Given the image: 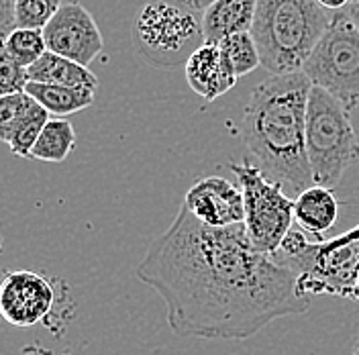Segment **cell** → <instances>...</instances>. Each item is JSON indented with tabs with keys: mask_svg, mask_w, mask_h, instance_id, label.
I'll use <instances>...</instances> for the list:
<instances>
[{
	"mask_svg": "<svg viewBox=\"0 0 359 355\" xmlns=\"http://www.w3.org/2000/svg\"><path fill=\"white\" fill-rule=\"evenodd\" d=\"M313 80L302 72L271 74L259 82L243 114L247 152L294 194L314 184L306 154V112Z\"/></svg>",
	"mask_w": 359,
	"mask_h": 355,
	"instance_id": "cell-2",
	"label": "cell"
},
{
	"mask_svg": "<svg viewBox=\"0 0 359 355\" xmlns=\"http://www.w3.org/2000/svg\"><path fill=\"white\" fill-rule=\"evenodd\" d=\"M62 0H17L15 22L25 29H45V25L62 8Z\"/></svg>",
	"mask_w": 359,
	"mask_h": 355,
	"instance_id": "cell-21",
	"label": "cell"
},
{
	"mask_svg": "<svg viewBox=\"0 0 359 355\" xmlns=\"http://www.w3.org/2000/svg\"><path fill=\"white\" fill-rule=\"evenodd\" d=\"M333 11L318 0H257L251 33L271 74L298 72L325 35Z\"/></svg>",
	"mask_w": 359,
	"mask_h": 355,
	"instance_id": "cell-3",
	"label": "cell"
},
{
	"mask_svg": "<svg viewBox=\"0 0 359 355\" xmlns=\"http://www.w3.org/2000/svg\"><path fill=\"white\" fill-rule=\"evenodd\" d=\"M306 154L314 184L335 188L359 159V139L349 111L329 90L314 86L306 112Z\"/></svg>",
	"mask_w": 359,
	"mask_h": 355,
	"instance_id": "cell-5",
	"label": "cell"
},
{
	"mask_svg": "<svg viewBox=\"0 0 359 355\" xmlns=\"http://www.w3.org/2000/svg\"><path fill=\"white\" fill-rule=\"evenodd\" d=\"M27 92L49 111L53 116H67L78 111L92 107L96 90L80 88V86H62V84H47V82H29Z\"/></svg>",
	"mask_w": 359,
	"mask_h": 355,
	"instance_id": "cell-16",
	"label": "cell"
},
{
	"mask_svg": "<svg viewBox=\"0 0 359 355\" xmlns=\"http://www.w3.org/2000/svg\"><path fill=\"white\" fill-rule=\"evenodd\" d=\"M15 6H17V0H0V41H4L17 29Z\"/></svg>",
	"mask_w": 359,
	"mask_h": 355,
	"instance_id": "cell-24",
	"label": "cell"
},
{
	"mask_svg": "<svg viewBox=\"0 0 359 355\" xmlns=\"http://www.w3.org/2000/svg\"><path fill=\"white\" fill-rule=\"evenodd\" d=\"M33 102H35V98L27 90L0 96V137H4L11 131V127L29 111V107Z\"/></svg>",
	"mask_w": 359,
	"mask_h": 355,
	"instance_id": "cell-22",
	"label": "cell"
},
{
	"mask_svg": "<svg viewBox=\"0 0 359 355\" xmlns=\"http://www.w3.org/2000/svg\"><path fill=\"white\" fill-rule=\"evenodd\" d=\"M184 206L212 227H231L245 222V199L243 190L226 178L208 176L192 184L186 192Z\"/></svg>",
	"mask_w": 359,
	"mask_h": 355,
	"instance_id": "cell-11",
	"label": "cell"
},
{
	"mask_svg": "<svg viewBox=\"0 0 359 355\" xmlns=\"http://www.w3.org/2000/svg\"><path fill=\"white\" fill-rule=\"evenodd\" d=\"M219 47L237 78H243L247 74L255 72L259 66H264L259 47H257V41L251 31L226 35L224 39L219 41Z\"/></svg>",
	"mask_w": 359,
	"mask_h": 355,
	"instance_id": "cell-19",
	"label": "cell"
},
{
	"mask_svg": "<svg viewBox=\"0 0 359 355\" xmlns=\"http://www.w3.org/2000/svg\"><path fill=\"white\" fill-rule=\"evenodd\" d=\"M273 257L296 274L302 294L353 300L359 284V225L318 243H311L302 229L292 227Z\"/></svg>",
	"mask_w": 359,
	"mask_h": 355,
	"instance_id": "cell-4",
	"label": "cell"
},
{
	"mask_svg": "<svg viewBox=\"0 0 359 355\" xmlns=\"http://www.w3.org/2000/svg\"><path fill=\"white\" fill-rule=\"evenodd\" d=\"M135 37L147 60L157 66H176L204 43L202 19L182 2L151 0L137 15Z\"/></svg>",
	"mask_w": 359,
	"mask_h": 355,
	"instance_id": "cell-8",
	"label": "cell"
},
{
	"mask_svg": "<svg viewBox=\"0 0 359 355\" xmlns=\"http://www.w3.org/2000/svg\"><path fill=\"white\" fill-rule=\"evenodd\" d=\"M257 13V0H215L202 13V37L206 43H219L226 35L251 31Z\"/></svg>",
	"mask_w": 359,
	"mask_h": 355,
	"instance_id": "cell-13",
	"label": "cell"
},
{
	"mask_svg": "<svg viewBox=\"0 0 359 355\" xmlns=\"http://www.w3.org/2000/svg\"><path fill=\"white\" fill-rule=\"evenodd\" d=\"M229 170L237 176L245 199V227L251 243L262 253L276 255L284 237L290 233L294 219V200L286 188L264 174L255 163L241 161L229 163Z\"/></svg>",
	"mask_w": 359,
	"mask_h": 355,
	"instance_id": "cell-7",
	"label": "cell"
},
{
	"mask_svg": "<svg viewBox=\"0 0 359 355\" xmlns=\"http://www.w3.org/2000/svg\"><path fill=\"white\" fill-rule=\"evenodd\" d=\"M294 219L304 233L323 235L335 227L339 219V202L331 188L313 184L311 188L296 194Z\"/></svg>",
	"mask_w": 359,
	"mask_h": 355,
	"instance_id": "cell-14",
	"label": "cell"
},
{
	"mask_svg": "<svg viewBox=\"0 0 359 355\" xmlns=\"http://www.w3.org/2000/svg\"><path fill=\"white\" fill-rule=\"evenodd\" d=\"M47 49L90 66L100 55L104 39L98 22L80 2H66L43 29Z\"/></svg>",
	"mask_w": 359,
	"mask_h": 355,
	"instance_id": "cell-10",
	"label": "cell"
},
{
	"mask_svg": "<svg viewBox=\"0 0 359 355\" xmlns=\"http://www.w3.org/2000/svg\"><path fill=\"white\" fill-rule=\"evenodd\" d=\"M135 276L159 294L178 337L243 341L311 309L296 274L251 243L245 222L212 227L184 204Z\"/></svg>",
	"mask_w": 359,
	"mask_h": 355,
	"instance_id": "cell-1",
	"label": "cell"
},
{
	"mask_svg": "<svg viewBox=\"0 0 359 355\" xmlns=\"http://www.w3.org/2000/svg\"><path fill=\"white\" fill-rule=\"evenodd\" d=\"M74 147H76V131H74L72 123L66 121V116H53L43 127V131L31 152V157L41 159V161L60 163V161L67 159V156L74 152Z\"/></svg>",
	"mask_w": 359,
	"mask_h": 355,
	"instance_id": "cell-17",
	"label": "cell"
},
{
	"mask_svg": "<svg viewBox=\"0 0 359 355\" xmlns=\"http://www.w3.org/2000/svg\"><path fill=\"white\" fill-rule=\"evenodd\" d=\"M31 82L29 69L13 62L8 55H0V96L2 94H15L22 92Z\"/></svg>",
	"mask_w": 359,
	"mask_h": 355,
	"instance_id": "cell-23",
	"label": "cell"
},
{
	"mask_svg": "<svg viewBox=\"0 0 359 355\" xmlns=\"http://www.w3.org/2000/svg\"><path fill=\"white\" fill-rule=\"evenodd\" d=\"M49 121V111L37 100L29 107V111L11 127V131L2 137L4 143H8L11 152L19 157H31V152Z\"/></svg>",
	"mask_w": 359,
	"mask_h": 355,
	"instance_id": "cell-18",
	"label": "cell"
},
{
	"mask_svg": "<svg viewBox=\"0 0 359 355\" xmlns=\"http://www.w3.org/2000/svg\"><path fill=\"white\" fill-rule=\"evenodd\" d=\"M345 13H347V17L351 19V22L359 29V0H353V2L345 8Z\"/></svg>",
	"mask_w": 359,
	"mask_h": 355,
	"instance_id": "cell-27",
	"label": "cell"
},
{
	"mask_svg": "<svg viewBox=\"0 0 359 355\" xmlns=\"http://www.w3.org/2000/svg\"><path fill=\"white\" fill-rule=\"evenodd\" d=\"M47 51L45 43L43 29H25L17 27L4 41H2V53L8 55L13 62H17L19 66H33L37 60L43 58Z\"/></svg>",
	"mask_w": 359,
	"mask_h": 355,
	"instance_id": "cell-20",
	"label": "cell"
},
{
	"mask_svg": "<svg viewBox=\"0 0 359 355\" xmlns=\"http://www.w3.org/2000/svg\"><path fill=\"white\" fill-rule=\"evenodd\" d=\"M178 2H182L184 6H188L190 11H194V13H198V15H202L215 0H178Z\"/></svg>",
	"mask_w": 359,
	"mask_h": 355,
	"instance_id": "cell-25",
	"label": "cell"
},
{
	"mask_svg": "<svg viewBox=\"0 0 359 355\" xmlns=\"http://www.w3.org/2000/svg\"><path fill=\"white\" fill-rule=\"evenodd\" d=\"M186 80L192 92L204 100H217L239 80L226 62L219 43H201L186 60Z\"/></svg>",
	"mask_w": 359,
	"mask_h": 355,
	"instance_id": "cell-12",
	"label": "cell"
},
{
	"mask_svg": "<svg viewBox=\"0 0 359 355\" xmlns=\"http://www.w3.org/2000/svg\"><path fill=\"white\" fill-rule=\"evenodd\" d=\"M55 304L51 280L33 269L6 272L0 286V314L13 327L43 323Z\"/></svg>",
	"mask_w": 359,
	"mask_h": 355,
	"instance_id": "cell-9",
	"label": "cell"
},
{
	"mask_svg": "<svg viewBox=\"0 0 359 355\" xmlns=\"http://www.w3.org/2000/svg\"><path fill=\"white\" fill-rule=\"evenodd\" d=\"M29 69V78L33 82L62 84V86H80V88H98V78L88 69V66L78 64L69 58L57 55L53 51H45L43 58L37 60Z\"/></svg>",
	"mask_w": 359,
	"mask_h": 355,
	"instance_id": "cell-15",
	"label": "cell"
},
{
	"mask_svg": "<svg viewBox=\"0 0 359 355\" xmlns=\"http://www.w3.org/2000/svg\"><path fill=\"white\" fill-rule=\"evenodd\" d=\"M325 8H329V11H345L353 0H318Z\"/></svg>",
	"mask_w": 359,
	"mask_h": 355,
	"instance_id": "cell-26",
	"label": "cell"
},
{
	"mask_svg": "<svg viewBox=\"0 0 359 355\" xmlns=\"http://www.w3.org/2000/svg\"><path fill=\"white\" fill-rule=\"evenodd\" d=\"M353 355H359V339L355 341V345H353Z\"/></svg>",
	"mask_w": 359,
	"mask_h": 355,
	"instance_id": "cell-28",
	"label": "cell"
},
{
	"mask_svg": "<svg viewBox=\"0 0 359 355\" xmlns=\"http://www.w3.org/2000/svg\"><path fill=\"white\" fill-rule=\"evenodd\" d=\"M302 72L314 86L329 90L345 109L359 107V29L345 11H335L325 35L304 62Z\"/></svg>",
	"mask_w": 359,
	"mask_h": 355,
	"instance_id": "cell-6",
	"label": "cell"
}]
</instances>
